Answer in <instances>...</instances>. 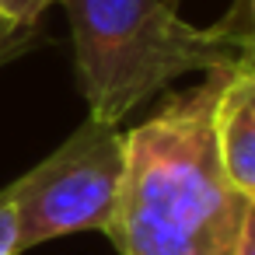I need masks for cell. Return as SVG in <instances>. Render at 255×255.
<instances>
[{
    "instance_id": "obj_6",
    "label": "cell",
    "mask_w": 255,
    "mask_h": 255,
    "mask_svg": "<svg viewBox=\"0 0 255 255\" xmlns=\"http://www.w3.org/2000/svg\"><path fill=\"white\" fill-rule=\"evenodd\" d=\"M220 255H255V206L241 217V224L234 227V234Z\"/></svg>"
},
{
    "instance_id": "obj_2",
    "label": "cell",
    "mask_w": 255,
    "mask_h": 255,
    "mask_svg": "<svg viewBox=\"0 0 255 255\" xmlns=\"http://www.w3.org/2000/svg\"><path fill=\"white\" fill-rule=\"evenodd\" d=\"M77 84L91 119L119 126L185 74L231 70L255 56L252 0L210 25H189L168 0H63Z\"/></svg>"
},
{
    "instance_id": "obj_3",
    "label": "cell",
    "mask_w": 255,
    "mask_h": 255,
    "mask_svg": "<svg viewBox=\"0 0 255 255\" xmlns=\"http://www.w3.org/2000/svg\"><path fill=\"white\" fill-rule=\"evenodd\" d=\"M126 161L119 126L84 119L46 161L14 178L0 196L14 213V255L77 231H109Z\"/></svg>"
},
{
    "instance_id": "obj_7",
    "label": "cell",
    "mask_w": 255,
    "mask_h": 255,
    "mask_svg": "<svg viewBox=\"0 0 255 255\" xmlns=\"http://www.w3.org/2000/svg\"><path fill=\"white\" fill-rule=\"evenodd\" d=\"M0 255H14V213L0 196Z\"/></svg>"
},
{
    "instance_id": "obj_5",
    "label": "cell",
    "mask_w": 255,
    "mask_h": 255,
    "mask_svg": "<svg viewBox=\"0 0 255 255\" xmlns=\"http://www.w3.org/2000/svg\"><path fill=\"white\" fill-rule=\"evenodd\" d=\"M49 7V0H0V14L14 21L18 28H35L42 11Z\"/></svg>"
},
{
    "instance_id": "obj_1",
    "label": "cell",
    "mask_w": 255,
    "mask_h": 255,
    "mask_svg": "<svg viewBox=\"0 0 255 255\" xmlns=\"http://www.w3.org/2000/svg\"><path fill=\"white\" fill-rule=\"evenodd\" d=\"M224 70L171 95L123 133L126 161L109 241L119 255H220L255 206L231 189L213 147V102Z\"/></svg>"
},
{
    "instance_id": "obj_4",
    "label": "cell",
    "mask_w": 255,
    "mask_h": 255,
    "mask_svg": "<svg viewBox=\"0 0 255 255\" xmlns=\"http://www.w3.org/2000/svg\"><path fill=\"white\" fill-rule=\"evenodd\" d=\"M213 147L231 189L255 199V56L220 77L213 102Z\"/></svg>"
},
{
    "instance_id": "obj_8",
    "label": "cell",
    "mask_w": 255,
    "mask_h": 255,
    "mask_svg": "<svg viewBox=\"0 0 255 255\" xmlns=\"http://www.w3.org/2000/svg\"><path fill=\"white\" fill-rule=\"evenodd\" d=\"M18 32H28V28H18L14 21H7L4 14H0V63L7 60V49H11V42H14Z\"/></svg>"
}]
</instances>
